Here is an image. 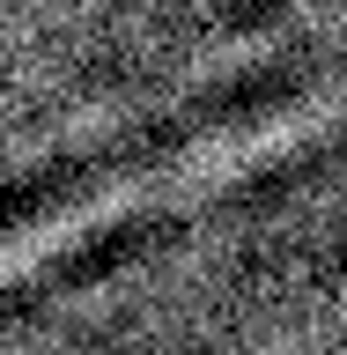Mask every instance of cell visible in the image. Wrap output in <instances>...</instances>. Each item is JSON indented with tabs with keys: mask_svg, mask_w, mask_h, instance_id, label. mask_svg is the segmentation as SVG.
Returning a JSON list of instances; mask_svg holds the SVG:
<instances>
[{
	"mask_svg": "<svg viewBox=\"0 0 347 355\" xmlns=\"http://www.w3.org/2000/svg\"><path fill=\"white\" fill-rule=\"evenodd\" d=\"M332 119H340V104H332V96H310V104L244 119V126L215 133V141H199V148H185V155H163V163H148V171L111 178V185H96L89 200H66V207H52V215L8 230V237H0V282L44 274L52 259L96 244L111 222L163 215V207H193V200L229 193V185H244L251 171H274V163H288V155H303L318 133H332Z\"/></svg>",
	"mask_w": 347,
	"mask_h": 355,
	"instance_id": "cell-1",
	"label": "cell"
}]
</instances>
